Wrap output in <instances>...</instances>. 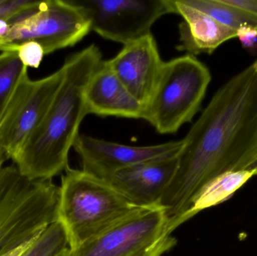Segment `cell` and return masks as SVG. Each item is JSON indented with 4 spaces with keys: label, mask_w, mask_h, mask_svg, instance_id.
Returning <instances> with one entry per match:
<instances>
[{
    "label": "cell",
    "mask_w": 257,
    "mask_h": 256,
    "mask_svg": "<svg viewBox=\"0 0 257 256\" xmlns=\"http://www.w3.org/2000/svg\"><path fill=\"white\" fill-rule=\"evenodd\" d=\"M182 142L160 202L173 231L209 182L245 170L257 156V58L217 90Z\"/></svg>",
    "instance_id": "obj_1"
},
{
    "label": "cell",
    "mask_w": 257,
    "mask_h": 256,
    "mask_svg": "<svg viewBox=\"0 0 257 256\" xmlns=\"http://www.w3.org/2000/svg\"><path fill=\"white\" fill-rule=\"evenodd\" d=\"M102 61L100 49L90 45L72 54L62 66L63 81L48 112L27 138L12 163L30 180H52L69 168V154L87 114L85 90Z\"/></svg>",
    "instance_id": "obj_2"
},
{
    "label": "cell",
    "mask_w": 257,
    "mask_h": 256,
    "mask_svg": "<svg viewBox=\"0 0 257 256\" xmlns=\"http://www.w3.org/2000/svg\"><path fill=\"white\" fill-rule=\"evenodd\" d=\"M146 209L132 202L106 180L83 170L69 167L62 176L58 221L71 250Z\"/></svg>",
    "instance_id": "obj_3"
},
{
    "label": "cell",
    "mask_w": 257,
    "mask_h": 256,
    "mask_svg": "<svg viewBox=\"0 0 257 256\" xmlns=\"http://www.w3.org/2000/svg\"><path fill=\"white\" fill-rule=\"evenodd\" d=\"M60 186L30 180L13 163L0 170V256L36 241L58 221Z\"/></svg>",
    "instance_id": "obj_4"
},
{
    "label": "cell",
    "mask_w": 257,
    "mask_h": 256,
    "mask_svg": "<svg viewBox=\"0 0 257 256\" xmlns=\"http://www.w3.org/2000/svg\"><path fill=\"white\" fill-rule=\"evenodd\" d=\"M211 81L209 69L196 56L164 62L144 120L160 134L176 133L200 111Z\"/></svg>",
    "instance_id": "obj_5"
},
{
    "label": "cell",
    "mask_w": 257,
    "mask_h": 256,
    "mask_svg": "<svg viewBox=\"0 0 257 256\" xmlns=\"http://www.w3.org/2000/svg\"><path fill=\"white\" fill-rule=\"evenodd\" d=\"M11 31L0 51H16L17 45L34 41L45 55L81 42L91 31L85 12L72 0L40 1L39 6L9 21Z\"/></svg>",
    "instance_id": "obj_6"
},
{
    "label": "cell",
    "mask_w": 257,
    "mask_h": 256,
    "mask_svg": "<svg viewBox=\"0 0 257 256\" xmlns=\"http://www.w3.org/2000/svg\"><path fill=\"white\" fill-rule=\"evenodd\" d=\"M162 206L146 209L75 249L69 256H162L177 244Z\"/></svg>",
    "instance_id": "obj_7"
},
{
    "label": "cell",
    "mask_w": 257,
    "mask_h": 256,
    "mask_svg": "<svg viewBox=\"0 0 257 256\" xmlns=\"http://www.w3.org/2000/svg\"><path fill=\"white\" fill-rule=\"evenodd\" d=\"M63 81L60 68L33 81L27 70L18 81L0 120V147L12 160L48 112Z\"/></svg>",
    "instance_id": "obj_8"
},
{
    "label": "cell",
    "mask_w": 257,
    "mask_h": 256,
    "mask_svg": "<svg viewBox=\"0 0 257 256\" xmlns=\"http://www.w3.org/2000/svg\"><path fill=\"white\" fill-rule=\"evenodd\" d=\"M89 18L91 30L123 45L151 33L160 18L172 13L171 0H72Z\"/></svg>",
    "instance_id": "obj_9"
},
{
    "label": "cell",
    "mask_w": 257,
    "mask_h": 256,
    "mask_svg": "<svg viewBox=\"0 0 257 256\" xmlns=\"http://www.w3.org/2000/svg\"><path fill=\"white\" fill-rule=\"evenodd\" d=\"M182 140L155 145H125L79 134L72 148L78 154L81 170L108 180L111 176L138 164L177 156Z\"/></svg>",
    "instance_id": "obj_10"
},
{
    "label": "cell",
    "mask_w": 257,
    "mask_h": 256,
    "mask_svg": "<svg viewBox=\"0 0 257 256\" xmlns=\"http://www.w3.org/2000/svg\"><path fill=\"white\" fill-rule=\"evenodd\" d=\"M106 61L133 97L146 108L164 64L151 33L123 45Z\"/></svg>",
    "instance_id": "obj_11"
},
{
    "label": "cell",
    "mask_w": 257,
    "mask_h": 256,
    "mask_svg": "<svg viewBox=\"0 0 257 256\" xmlns=\"http://www.w3.org/2000/svg\"><path fill=\"white\" fill-rule=\"evenodd\" d=\"M178 165V155L125 168L111 176L108 183L136 205L158 207Z\"/></svg>",
    "instance_id": "obj_12"
},
{
    "label": "cell",
    "mask_w": 257,
    "mask_h": 256,
    "mask_svg": "<svg viewBox=\"0 0 257 256\" xmlns=\"http://www.w3.org/2000/svg\"><path fill=\"white\" fill-rule=\"evenodd\" d=\"M87 114L99 117L144 119L145 107L136 100L115 75L106 60H102L85 90Z\"/></svg>",
    "instance_id": "obj_13"
},
{
    "label": "cell",
    "mask_w": 257,
    "mask_h": 256,
    "mask_svg": "<svg viewBox=\"0 0 257 256\" xmlns=\"http://www.w3.org/2000/svg\"><path fill=\"white\" fill-rule=\"evenodd\" d=\"M172 13L182 17L180 45L177 49L196 56L211 54L220 45L236 38L237 31L223 25L205 12L187 6L183 0H171Z\"/></svg>",
    "instance_id": "obj_14"
},
{
    "label": "cell",
    "mask_w": 257,
    "mask_h": 256,
    "mask_svg": "<svg viewBox=\"0 0 257 256\" xmlns=\"http://www.w3.org/2000/svg\"><path fill=\"white\" fill-rule=\"evenodd\" d=\"M254 176V171L241 170L229 171L216 177L196 195L186 216V221L202 210L227 201Z\"/></svg>",
    "instance_id": "obj_15"
},
{
    "label": "cell",
    "mask_w": 257,
    "mask_h": 256,
    "mask_svg": "<svg viewBox=\"0 0 257 256\" xmlns=\"http://www.w3.org/2000/svg\"><path fill=\"white\" fill-rule=\"evenodd\" d=\"M190 7L205 12L223 25L237 30L244 26L257 30V18L229 6L223 0H183Z\"/></svg>",
    "instance_id": "obj_16"
},
{
    "label": "cell",
    "mask_w": 257,
    "mask_h": 256,
    "mask_svg": "<svg viewBox=\"0 0 257 256\" xmlns=\"http://www.w3.org/2000/svg\"><path fill=\"white\" fill-rule=\"evenodd\" d=\"M27 69L15 51H3L0 54V120L18 81Z\"/></svg>",
    "instance_id": "obj_17"
},
{
    "label": "cell",
    "mask_w": 257,
    "mask_h": 256,
    "mask_svg": "<svg viewBox=\"0 0 257 256\" xmlns=\"http://www.w3.org/2000/svg\"><path fill=\"white\" fill-rule=\"evenodd\" d=\"M69 249L67 234L60 221L51 224L23 256H57Z\"/></svg>",
    "instance_id": "obj_18"
},
{
    "label": "cell",
    "mask_w": 257,
    "mask_h": 256,
    "mask_svg": "<svg viewBox=\"0 0 257 256\" xmlns=\"http://www.w3.org/2000/svg\"><path fill=\"white\" fill-rule=\"evenodd\" d=\"M16 51L23 64L33 69L39 67L45 55L42 45L34 41H27L17 45Z\"/></svg>",
    "instance_id": "obj_19"
},
{
    "label": "cell",
    "mask_w": 257,
    "mask_h": 256,
    "mask_svg": "<svg viewBox=\"0 0 257 256\" xmlns=\"http://www.w3.org/2000/svg\"><path fill=\"white\" fill-rule=\"evenodd\" d=\"M40 1H30V0H1L0 20L10 21L16 15L37 7Z\"/></svg>",
    "instance_id": "obj_20"
},
{
    "label": "cell",
    "mask_w": 257,
    "mask_h": 256,
    "mask_svg": "<svg viewBox=\"0 0 257 256\" xmlns=\"http://www.w3.org/2000/svg\"><path fill=\"white\" fill-rule=\"evenodd\" d=\"M238 40L244 50L253 55L257 54V30L249 26L240 27L237 30Z\"/></svg>",
    "instance_id": "obj_21"
},
{
    "label": "cell",
    "mask_w": 257,
    "mask_h": 256,
    "mask_svg": "<svg viewBox=\"0 0 257 256\" xmlns=\"http://www.w3.org/2000/svg\"><path fill=\"white\" fill-rule=\"evenodd\" d=\"M223 2L257 18V0H223Z\"/></svg>",
    "instance_id": "obj_22"
},
{
    "label": "cell",
    "mask_w": 257,
    "mask_h": 256,
    "mask_svg": "<svg viewBox=\"0 0 257 256\" xmlns=\"http://www.w3.org/2000/svg\"><path fill=\"white\" fill-rule=\"evenodd\" d=\"M8 160H9V159H8L6 153H5L4 150L2 149V147H0V170L5 166V163H6V161Z\"/></svg>",
    "instance_id": "obj_23"
},
{
    "label": "cell",
    "mask_w": 257,
    "mask_h": 256,
    "mask_svg": "<svg viewBox=\"0 0 257 256\" xmlns=\"http://www.w3.org/2000/svg\"><path fill=\"white\" fill-rule=\"evenodd\" d=\"M245 170L254 171L255 176H257V156L253 159V162L247 167Z\"/></svg>",
    "instance_id": "obj_24"
},
{
    "label": "cell",
    "mask_w": 257,
    "mask_h": 256,
    "mask_svg": "<svg viewBox=\"0 0 257 256\" xmlns=\"http://www.w3.org/2000/svg\"><path fill=\"white\" fill-rule=\"evenodd\" d=\"M70 255V249H67L57 256H69Z\"/></svg>",
    "instance_id": "obj_25"
},
{
    "label": "cell",
    "mask_w": 257,
    "mask_h": 256,
    "mask_svg": "<svg viewBox=\"0 0 257 256\" xmlns=\"http://www.w3.org/2000/svg\"><path fill=\"white\" fill-rule=\"evenodd\" d=\"M0 2H1V0H0Z\"/></svg>",
    "instance_id": "obj_26"
}]
</instances>
